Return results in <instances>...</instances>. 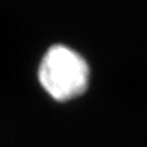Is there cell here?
Segmentation results:
<instances>
[{
  "label": "cell",
  "mask_w": 147,
  "mask_h": 147,
  "mask_svg": "<svg viewBox=\"0 0 147 147\" xmlns=\"http://www.w3.org/2000/svg\"><path fill=\"white\" fill-rule=\"evenodd\" d=\"M39 83L53 99L71 101L86 90L90 70L84 57L62 44L45 52L38 70Z\"/></svg>",
  "instance_id": "1"
}]
</instances>
